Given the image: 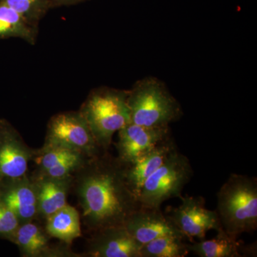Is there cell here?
Returning a JSON list of instances; mask_svg holds the SVG:
<instances>
[{
    "mask_svg": "<svg viewBox=\"0 0 257 257\" xmlns=\"http://www.w3.org/2000/svg\"><path fill=\"white\" fill-rule=\"evenodd\" d=\"M73 177L72 189L82 208L83 222L92 232L124 226L140 207L126 181L124 164L107 152L88 159Z\"/></svg>",
    "mask_w": 257,
    "mask_h": 257,
    "instance_id": "cell-1",
    "label": "cell"
},
{
    "mask_svg": "<svg viewBox=\"0 0 257 257\" xmlns=\"http://www.w3.org/2000/svg\"><path fill=\"white\" fill-rule=\"evenodd\" d=\"M217 212L222 229L237 239L257 229L256 177L231 174L217 193Z\"/></svg>",
    "mask_w": 257,
    "mask_h": 257,
    "instance_id": "cell-2",
    "label": "cell"
},
{
    "mask_svg": "<svg viewBox=\"0 0 257 257\" xmlns=\"http://www.w3.org/2000/svg\"><path fill=\"white\" fill-rule=\"evenodd\" d=\"M128 91L100 87L89 93L79 111L101 150L107 152L116 132L130 123Z\"/></svg>",
    "mask_w": 257,
    "mask_h": 257,
    "instance_id": "cell-3",
    "label": "cell"
},
{
    "mask_svg": "<svg viewBox=\"0 0 257 257\" xmlns=\"http://www.w3.org/2000/svg\"><path fill=\"white\" fill-rule=\"evenodd\" d=\"M130 122L150 128L169 127L182 114L178 101L163 83L147 78L136 83L128 91Z\"/></svg>",
    "mask_w": 257,
    "mask_h": 257,
    "instance_id": "cell-4",
    "label": "cell"
},
{
    "mask_svg": "<svg viewBox=\"0 0 257 257\" xmlns=\"http://www.w3.org/2000/svg\"><path fill=\"white\" fill-rule=\"evenodd\" d=\"M193 174L189 159L176 150L143 184L138 196L140 207L161 209L166 201L180 197Z\"/></svg>",
    "mask_w": 257,
    "mask_h": 257,
    "instance_id": "cell-5",
    "label": "cell"
},
{
    "mask_svg": "<svg viewBox=\"0 0 257 257\" xmlns=\"http://www.w3.org/2000/svg\"><path fill=\"white\" fill-rule=\"evenodd\" d=\"M44 144L82 152L89 158L105 152L96 143L79 111H65L52 116L47 124Z\"/></svg>",
    "mask_w": 257,
    "mask_h": 257,
    "instance_id": "cell-6",
    "label": "cell"
},
{
    "mask_svg": "<svg viewBox=\"0 0 257 257\" xmlns=\"http://www.w3.org/2000/svg\"><path fill=\"white\" fill-rule=\"evenodd\" d=\"M182 201L178 207L167 208L165 214L179 229L184 239L192 241L194 237L202 240L209 230L222 229L216 211L205 207L202 197L181 196Z\"/></svg>",
    "mask_w": 257,
    "mask_h": 257,
    "instance_id": "cell-7",
    "label": "cell"
},
{
    "mask_svg": "<svg viewBox=\"0 0 257 257\" xmlns=\"http://www.w3.org/2000/svg\"><path fill=\"white\" fill-rule=\"evenodd\" d=\"M34 153L16 128L8 120L0 119V182L28 175Z\"/></svg>",
    "mask_w": 257,
    "mask_h": 257,
    "instance_id": "cell-8",
    "label": "cell"
},
{
    "mask_svg": "<svg viewBox=\"0 0 257 257\" xmlns=\"http://www.w3.org/2000/svg\"><path fill=\"white\" fill-rule=\"evenodd\" d=\"M118 160L128 165L143 154L171 138L170 127L150 128L130 122L118 131Z\"/></svg>",
    "mask_w": 257,
    "mask_h": 257,
    "instance_id": "cell-9",
    "label": "cell"
},
{
    "mask_svg": "<svg viewBox=\"0 0 257 257\" xmlns=\"http://www.w3.org/2000/svg\"><path fill=\"white\" fill-rule=\"evenodd\" d=\"M142 246L124 226H111L93 232L88 240L85 256L142 257Z\"/></svg>",
    "mask_w": 257,
    "mask_h": 257,
    "instance_id": "cell-10",
    "label": "cell"
},
{
    "mask_svg": "<svg viewBox=\"0 0 257 257\" xmlns=\"http://www.w3.org/2000/svg\"><path fill=\"white\" fill-rule=\"evenodd\" d=\"M89 157L66 147L45 145L35 150L32 162L36 168L33 173L51 177L73 175Z\"/></svg>",
    "mask_w": 257,
    "mask_h": 257,
    "instance_id": "cell-11",
    "label": "cell"
},
{
    "mask_svg": "<svg viewBox=\"0 0 257 257\" xmlns=\"http://www.w3.org/2000/svg\"><path fill=\"white\" fill-rule=\"evenodd\" d=\"M124 226L134 239L142 245L168 235L184 238L170 218L161 209L140 207L128 216Z\"/></svg>",
    "mask_w": 257,
    "mask_h": 257,
    "instance_id": "cell-12",
    "label": "cell"
},
{
    "mask_svg": "<svg viewBox=\"0 0 257 257\" xmlns=\"http://www.w3.org/2000/svg\"><path fill=\"white\" fill-rule=\"evenodd\" d=\"M0 199L14 212L20 224L35 221L38 216L36 194L30 175L2 181Z\"/></svg>",
    "mask_w": 257,
    "mask_h": 257,
    "instance_id": "cell-13",
    "label": "cell"
},
{
    "mask_svg": "<svg viewBox=\"0 0 257 257\" xmlns=\"http://www.w3.org/2000/svg\"><path fill=\"white\" fill-rule=\"evenodd\" d=\"M30 177L36 194L38 216L47 219L67 204V196L73 184V175L51 177L32 173Z\"/></svg>",
    "mask_w": 257,
    "mask_h": 257,
    "instance_id": "cell-14",
    "label": "cell"
},
{
    "mask_svg": "<svg viewBox=\"0 0 257 257\" xmlns=\"http://www.w3.org/2000/svg\"><path fill=\"white\" fill-rule=\"evenodd\" d=\"M50 236L34 221L19 226L12 242L25 257H78L67 246H51Z\"/></svg>",
    "mask_w": 257,
    "mask_h": 257,
    "instance_id": "cell-15",
    "label": "cell"
},
{
    "mask_svg": "<svg viewBox=\"0 0 257 257\" xmlns=\"http://www.w3.org/2000/svg\"><path fill=\"white\" fill-rule=\"evenodd\" d=\"M177 150L175 141L168 139L143 154L128 165H124L128 186L138 197L143 184L169 157Z\"/></svg>",
    "mask_w": 257,
    "mask_h": 257,
    "instance_id": "cell-16",
    "label": "cell"
},
{
    "mask_svg": "<svg viewBox=\"0 0 257 257\" xmlns=\"http://www.w3.org/2000/svg\"><path fill=\"white\" fill-rule=\"evenodd\" d=\"M45 220V230L47 234L61 240L68 246L74 239L82 236L78 211L68 204L48 216Z\"/></svg>",
    "mask_w": 257,
    "mask_h": 257,
    "instance_id": "cell-17",
    "label": "cell"
},
{
    "mask_svg": "<svg viewBox=\"0 0 257 257\" xmlns=\"http://www.w3.org/2000/svg\"><path fill=\"white\" fill-rule=\"evenodd\" d=\"M215 237L188 243L189 252L200 257H243L242 246L237 239L231 237L224 230H218Z\"/></svg>",
    "mask_w": 257,
    "mask_h": 257,
    "instance_id": "cell-18",
    "label": "cell"
},
{
    "mask_svg": "<svg viewBox=\"0 0 257 257\" xmlns=\"http://www.w3.org/2000/svg\"><path fill=\"white\" fill-rule=\"evenodd\" d=\"M37 30L15 10L0 3V40L16 37L35 45Z\"/></svg>",
    "mask_w": 257,
    "mask_h": 257,
    "instance_id": "cell-19",
    "label": "cell"
},
{
    "mask_svg": "<svg viewBox=\"0 0 257 257\" xmlns=\"http://www.w3.org/2000/svg\"><path fill=\"white\" fill-rule=\"evenodd\" d=\"M184 238L175 235L160 236L143 245L142 257H184L189 253Z\"/></svg>",
    "mask_w": 257,
    "mask_h": 257,
    "instance_id": "cell-20",
    "label": "cell"
},
{
    "mask_svg": "<svg viewBox=\"0 0 257 257\" xmlns=\"http://www.w3.org/2000/svg\"><path fill=\"white\" fill-rule=\"evenodd\" d=\"M0 3L15 10L35 28L51 8V0H0Z\"/></svg>",
    "mask_w": 257,
    "mask_h": 257,
    "instance_id": "cell-21",
    "label": "cell"
},
{
    "mask_svg": "<svg viewBox=\"0 0 257 257\" xmlns=\"http://www.w3.org/2000/svg\"><path fill=\"white\" fill-rule=\"evenodd\" d=\"M20 225L14 212L0 199V238L12 242Z\"/></svg>",
    "mask_w": 257,
    "mask_h": 257,
    "instance_id": "cell-22",
    "label": "cell"
},
{
    "mask_svg": "<svg viewBox=\"0 0 257 257\" xmlns=\"http://www.w3.org/2000/svg\"><path fill=\"white\" fill-rule=\"evenodd\" d=\"M85 1L89 0H51V8L78 4Z\"/></svg>",
    "mask_w": 257,
    "mask_h": 257,
    "instance_id": "cell-23",
    "label": "cell"
}]
</instances>
